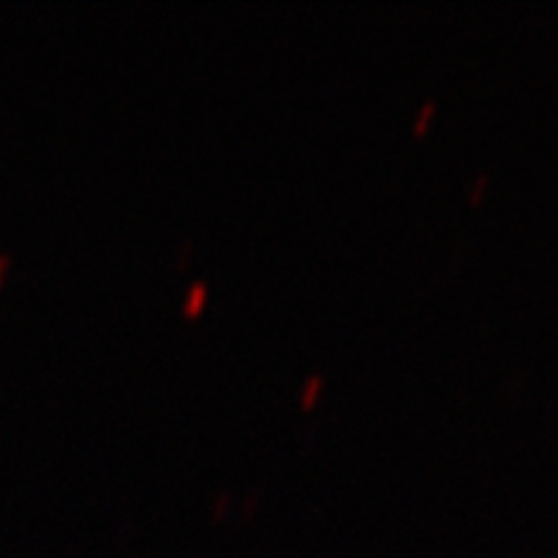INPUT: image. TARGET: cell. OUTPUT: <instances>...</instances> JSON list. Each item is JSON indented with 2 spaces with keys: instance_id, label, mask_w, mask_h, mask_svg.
Listing matches in <instances>:
<instances>
[{
  "instance_id": "1",
  "label": "cell",
  "mask_w": 558,
  "mask_h": 558,
  "mask_svg": "<svg viewBox=\"0 0 558 558\" xmlns=\"http://www.w3.org/2000/svg\"><path fill=\"white\" fill-rule=\"evenodd\" d=\"M207 300H209V284L205 279H194L184 292V300H181V313H184V318L202 316V311L207 308Z\"/></svg>"
},
{
  "instance_id": "2",
  "label": "cell",
  "mask_w": 558,
  "mask_h": 558,
  "mask_svg": "<svg viewBox=\"0 0 558 558\" xmlns=\"http://www.w3.org/2000/svg\"><path fill=\"white\" fill-rule=\"evenodd\" d=\"M324 375L320 373H311L308 378L303 380V386H300V393H298V401L300 407H303L305 411L316 409V403L320 401V393H324Z\"/></svg>"
},
{
  "instance_id": "3",
  "label": "cell",
  "mask_w": 558,
  "mask_h": 558,
  "mask_svg": "<svg viewBox=\"0 0 558 558\" xmlns=\"http://www.w3.org/2000/svg\"><path fill=\"white\" fill-rule=\"evenodd\" d=\"M435 117H437V101L427 99L422 107L416 109L414 122H411V132H414L416 137H424L429 132L432 124H435Z\"/></svg>"
},
{
  "instance_id": "4",
  "label": "cell",
  "mask_w": 558,
  "mask_h": 558,
  "mask_svg": "<svg viewBox=\"0 0 558 558\" xmlns=\"http://www.w3.org/2000/svg\"><path fill=\"white\" fill-rule=\"evenodd\" d=\"M488 186H492V177H488V173H476V177L471 179V184H469V202H471L473 207L484 202Z\"/></svg>"
},
{
  "instance_id": "5",
  "label": "cell",
  "mask_w": 558,
  "mask_h": 558,
  "mask_svg": "<svg viewBox=\"0 0 558 558\" xmlns=\"http://www.w3.org/2000/svg\"><path fill=\"white\" fill-rule=\"evenodd\" d=\"M192 259V241H181L179 243V259L177 267H184V262Z\"/></svg>"
},
{
  "instance_id": "6",
  "label": "cell",
  "mask_w": 558,
  "mask_h": 558,
  "mask_svg": "<svg viewBox=\"0 0 558 558\" xmlns=\"http://www.w3.org/2000/svg\"><path fill=\"white\" fill-rule=\"evenodd\" d=\"M11 269V254H0V288H3L5 277H9Z\"/></svg>"
}]
</instances>
